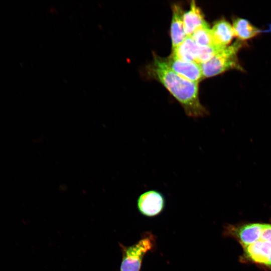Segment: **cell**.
Instances as JSON below:
<instances>
[{"instance_id":"obj_1","label":"cell","mask_w":271,"mask_h":271,"mask_svg":"<svg viewBox=\"0 0 271 271\" xmlns=\"http://www.w3.org/2000/svg\"><path fill=\"white\" fill-rule=\"evenodd\" d=\"M149 72L175 98L188 116L196 118L207 116L208 111L199 99L198 83L177 74L167 65L163 58L157 56L154 57Z\"/></svg>"},{"instance_id":"obj_2","label":"cell","mask_w":271,"mask_h":271,"mask_svg":"<svg viewBox=\"0 0 271 271\" xmlns=\"http://www.w3.org/2000/svg\"><path fill=\"white\" fill-rule=\"evenodd\" d=\"M242 249L239 257L241 262L254 264L266 271H271V222L263 223L259 237Z\"/></svg>"},{"instance_id":"obj_3","label":"cell","mask_w":271,"mask_h":271,"mask_svg":"<svg viewBox=\"0 0 271 271\" xmlns=\"http://www.w3.org/2000/svg\"><path fill=\"white\" fill-rule=\"evenodd\" d=\"M243 44L241 41L237 40L207 62L200 64L203 78L214 76L230 69L243 71V68L239 63L237 56Z\"/></svg>"},{"instance_id":"obj_4","label":"cell","mask_w":271,"mask_h":271,"mask_svg":"<svg viewBox=\"0 0 271 271\" xmlns=\"http://www.w3.org/2000/svg\"><path fill=\"white\" fill-rule=\"evenodd\" d=\"M155 236L147 233L135 244L123 248L120 271H140L145 254L154 247Z\"/></svg>"},{"instance_id":"obj_5","label":"cell","mask_w":271,"mask_h":271,"mask_svg":"<svg viewBox=\"0 0 271 271\" xmlns=\"http://www.w3.org/2000/svg\"><path fill=\"white\" fill-rule=\"evenodd\" d=\"M171 56L181 60L201 64L207 60L209 51L207 47L196 44L190 37H187L180 45L172 49Z\"/></svg>"},{"instance_id":"obj_6","label":"cell","mask_w":271,"mask_h":271,"mask_svg":"<svg viewBox=\"0 0 271 271\" xmlns=\"http://www.w3.org/2000/svg\"><path fill=\"white\" fill-rule=\"evenodd\" d=\"M166 205L164 195L157 190H149L142 193L138 198L137 206L143 215L152 217L159 215Z\"/></svg>"},{"instance_id":"obj_7","label":"cell","mask_w":271,"mask_h":271,"mask_svg":"<svg viewBox=\"0 0 271 271\" xmlns=\"http://www.w3.org/2000/svg\"><path fill=\"white\" fill-rule=\"evenodd\" d=\"M163 59L174 72L190 81L198 83L203 78L200 64L181 60L171 56Z\"/></svg>"},{"instance_id":"obj_8","label":"cell","mask_w":271,"mask_h":271,"mask_svg":"<svg viewBox=\"0 0 271 271\" xmlns=\"http://www.w3.org/2000/svg\"><path fill=\"white\" fill-rule=\"evenodd\" d=\"M211 33L214 46L222 49L229 45L234 37L232 25L224 19L214 24Z\"/></svg>"},{"instance_id":"obj_9","label":"cell","mask_w":271,"mask_h":271,"mask_svg":"<svg viewBox=\"0 0 271 271\" xmlns=\"http://www.w3.org/2000/svg\"><path fill=\"white\" fill-rule=\"evenodd\" d=\"M172 18L171 25L172 49L180 45L187 37L185 33L183 16L184 13L178 5L172 7Z\"/></svg>"},{"instance_id":"obj_10","label":"cell","mask_w":271,"mask_h":271,"mask_svg":"<svg viewBox=\"0 0 271 271\" xmlns=\"http://www.w3.org/2000/svg\"><path fill=\"white\" fill-rule=\"evenodd\" d=\"M183 20L187 37H190L197 29L207 24L194 1L191 2L190 10L184 13Z\"/></svg>"},{"instance_id":"obj_11","label":"cell","mask_w":271,"mask_h":271,"mask_svg":"<svg viewBox=\"0 0 271 271\" xmlns=\"http://www.w3.org/2000/svg\"><path fill=\"white\" fill-rule=\"evenodd\" d=\"M232 27L234 37L241 41L251 39L262 32L248 20L239 18L233 20Z\"/></svg>"},{"instance_id":"obj_12","label":"cell","mask_w":271,"mask_h":271,"mask_svg":"<svg viewBox=\"0 0 271 271\" xmlns=\"http://www.w3.org/2000/svg\"><path fill=\"white\" fill-rule=\"evenodd\" d=\"M190 37L199 46L215 47L213 45L211 29L207 24L197 29Z\"/></svg>"}]
</instances>
